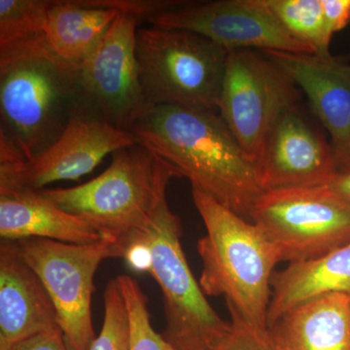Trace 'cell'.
<instances>
[{
	"instance_id": "cell-2",
	"label": "cell",
	"mask_w": 350,
	"mask_h": 350,
	"mask_svg": "<svg viewBox=\"0 0 350 350\" xmlns=\"http://www.w3.org/2000/svg\"><path fill=\"white\" fill-rule=\"evenodd\" d=\"M83 107L78 66L57 56L46 36L0 49V131L27 160L55 144Z\"/></svg>"
},
{
	"instance_id": "cell-18",
	"label": "cell",
	"mask_w": 350,
	"mask_h": 350,
	"mask_svg": "<svg viewBox=\"0 0 350 350\" xmlns=\"http://www.w3.org/2000/svg\"><path fill=\"white\" fill-rule=\"evenodd\" d=\"M328 293L350 297V243L308 261L289 262L273 273L268 327L304 301Z\"/></svg>"
},
{
	"instance_id": "cell-15",
	"label": "cell",
	"mask_w": 350,
	"mask_h": 350,
	"mask_svg": "<svg viewBox=\"0 0 350 350\" xmlns=\"http://www.w3.org/2000/svg\"><path fill=\"white\" fill-rule=\"evenodd\" d=\"M61 329L49 293L18 253L15 243L0 246V350L38 334Z\"/></svg>"
},
{
	"instance_id": "cell-13",
	"label": "cell",
	"mask_w": 350,
	"mask_h": 350,
	"mask_svg": "<svg viewBox=\"0 0 350 350\" xmlns=\"http://www.w3.org/2000/svg\"><path fill=\"white\" fill-rule=\"evenodd\" d=\"M257 170L264 192L325 187L340 175L330 142L301 101L288 108L273 126Z\"/></svg>"
},
{
	"instance_id": "cell-11",
	"label": "cell",
	"mask_w": 350,
	"mask_h": 350,
	"mask_svg": "<svg viewBox=\"0 0 350 350\" xmlns=\"http://www.w3.org/2000/svg\"><path fill=\"white\" fill-rule=\"evenodd\" d=\"M139 23L135 16L119 12L96 50L78 66L85 105L128 133L153 108L138 73L135 38Z\"/></svg>"
},
{
	"instance_id": "cell-24",
	"label": "cell",
	"mask_w": 350,
	"mask_h": 350,
	"mask_svg": "<svg viewBox=\"0 0 350 350\" xmlns=\"http://www.w3.org/2000/svg\"><path fill=\"white\" fill-rule=\"evenodd\" d=\"M229 310L231 330L223 342L213 350H280L271 340L268 329L251 325Z\"/></svg>"
},
{
	"instance_id": "cell-16",
	"label": "cell",
	"mask_w": 350,
	"mask_h": 350,
	"mask_svg": "<svg viewBox=\"0 0 350 350\" xmlns=\"http://www.w3.org/2000/svg\"><path fill=\"white\" fill-rule=\"evenodd\" d=\"M268 332L280 350H350V297H314L288 310Z\"/></svg>"
},
{
	"instance_id": "cell-19",
	"label": "cell",
	"mask_w": 350,
	"mask_h": 350,
	"mask_svg": "<svg viewBox=\"0 0 350 350\" xmlns=\"http://www.w3.org/2000/svg\"><path fill=\"white\" fill-rule=\"evenodd\" d=\"M118 15L115 9L88 6L83 0L53 1L46 40L57 56L80 66L96 50Z\"/></svg>"
},
{
	"instance_id": "cell-27",
	"label": "cell",
	"mask_w": 350,
	"mask_h": 350,
	"mask_svg": "<svg viewBox=\"0 0 350 350\" xmlns=\"http://www.w3.org/2000/svg\"><path fill=\"white\" fill-rule=\"evenodd\" d=\"M8 350H70L61 329L38 334L14 345Z\"/></svg>"
},
{
	"instance_id": "cell-22",
	"label": "cell",
	"mask_w": 350,
	"mask_h": 350,
	"mask_svg": "<svg viewBox=\"0 0 350 350\" xmlns=\"http://www.w3.org/2000/svg\"><path fill=\"white\" fill-rule=\"evenodd\" d=\"M125 300L130 323L131 350H176L154 330L148 310V299L139 283L130 275L117 276Z\"/></svg>"
},
{
	"instance_id": "cell-28",
	"label": "cell",
	"mask_w": 350,
	"mask_h": 350,
	"mask_svg": "<svg viewBox=\"0 0 350 350\" xmlns=\"http://www.w3.org/2000/svg\"><path fill=\"white\" fill-rule=\"evenodd\" d=\"M328 187L350 202V174L338 175Z\"/></svg>"
},
{
	"instance_id": "cell-17",
	"label": "cell",
	"mask_w": 350,
	"mask_h": 350,
	"mask_svg": "<svg viewBox=\"0 0 350 350\" xmlns=\"http://www.w3.org/2000/svg\"><path fill=\"white\" fill-rule=\"evenodd\" d=\"M0 236L4 241L44 239L73 244L94 243L103 239L84 220L31 189L0 191Z\"/></svg>"
},
{
	"instance_id": "cell-3",
	"label": "cell",
	"mask_w": 350,
	"mask_h": 350,
	"mask_svg": "<svg viewBox=\"0 0 350 350\" xmlns=\"http://www.w3.org/2000/svg\"><path fill=\"white\" fill-rule=\"evenodd\" d=\"M165 189L148 223L116 244L118 258L150 273L163 297L162 336L176 350H213L227 337L231 322L207 301L182 248L180 218L172 213Z\"/></svg>"
},
{
	"instance_id": "cell-5",
	"label": "cell",
	"mask_w": 350,
	"mask_h": 350,
	"mask_svg": "<svg viewBox=\"0 0 350 350\" xmlns=\"http://www.w3.org/2000/svg\"><path fill=\"white\" fill-rule=\"evenodd\" d=\"M181 176L174 165L135 144L114 152L109 167L91 181L39 192L119 244L148 223L159 196Z\"/></svg>"
},
{
	"instance_id": "cell-4",
	"label": "cell",
	"mask_w": 350,
	"mask_h": 350,
	"mask_svg": "<svg viewBox=\"0 0 350 350\" xmlns=\"http://www.w3.org/2000/svg\"><path fill=\"white\" fill-rule=\"evenodd\" d=\"M192 196L206 229L198 241L200 288L206 296H224L228 308L244 321L268 329L271 278L282 262L280 250L252 221L193 186Z\"/></svg>"
},
{
	"instance_id": "cell-21",
	"label": "cell",
	"mask_w": 350,
	"mask_h": 350,
	"mask_svg": "<svg viewBox=\"0 0 350 350\" xmlns=\"http://www.w3.org/2000/svg\"><path fill=\"white\" fill-rule=\"evenodd\" d=\"M52 0H0V49L45 36Z\"/></svg>"
},
{
	"instance_id": "cell-9",
	"label": "cell",
	"mask_w": 350,
	"mask_h": 350,
	"mask_svg": "<svg viewBox=\"0 0 350 350\" xmlns=\"http://www.w3.org/2000/svg\"><path fill=\"white\" fill-rule=\"evenodd\" d=\"M14 243L47 289L69 349L89 350L96 338L92 319L94 275L103 260L117 258L116 243L107 239L89 244L44 239Z\"/></svg>"
},
{
	"instance_id": "cell-8",
	"label": "cell",
	"mask_w": 350,
	"mask_h": 350,
	"mask_svg": "<svg viewBox=\"0 0 350 350\" xmlns=\"http://www.w3.org/2000/svg\"><path fill=\"white\" fill-rule=\"evenodd\" d=\"M251 221L266 232L282 261H308L350 243V202L328 186L268 191Z\"/></svg>"
},
{
	"instance_id": "cell-14",
	"label": "cell",
	"mask_w": 350,
	"mask_h": 350,
	"mask_svg": "<svg viewBox=\"0 0 350 350\" xmlns=\"http://www.w3.org/2000/svg\"><path fill=\"white\" fill-rule=\"evenodd\" d=\"M291 76L328 133L338 174H350V64L340 57L265 51Z\"/></svg>"
},
{
	"instance_id": "cell-10",
	"label": "cell",
	"mask_w": 350,
	"mask_h": 350,
	"mask_svg": "<svg viewBox=\"0 0 350 350\" xmlns=\"http://www.w3.org/2000/svg\"><path fill=\"white\" fill-rule=\"evenodd\" d=\"M0 139V191H39L54 182L78 180L108 154L135 144L130 133L109 125L87 107L76 110L57 142L31 160L8 137Z\"/></svg>"
},
{
	"instance_id": "cell-6",
	"label": "cell",
	"mask_w": 350,
	"mask_h": 350,
	"mask_svg": "<svg viewBox=\"0 0 350 350\" xmlns=\"http://www.w3.org/2000/svg\"><path fill=\"white\" fill-rule=\"evenodd\" d=\"M229 51L195 32L150 25L135 38L139 81L152 107L217 111Z\"/></svg>"
},
{
	"instance_id": "cell-25",
	"label": "cell",
	"mask_w": 350,
	"mask_h": 350,
	"mask_svg": "<svg viewBox=\"0 0 350 350\" xmlns=\"http://www.w3.org/2000/svg\"><path fill=\"white\" fill-rule=\"evenodd\" d=\"M88 6L115 9L121 13L135 16L140 22H148L160 14L183 5L186 1L177 0H83Z\"/></svg>"
},
{
	"instance_id": "cell-20",
	"label": "cell",
	"mask_w": 350,
	"mask_h": 350,
	"mask_svg": "<svg viewBox=\"0 0 350 350\" xmlns=\"http://www.w3.org/2000/svg\"><path fill=\"white\" fill-rule=\"evenodd\" d=\"M275 19L299 42L320 57L331 56L321 0H264Z\"/></svg>"
},
{
	"instance_id": "cell-7",
	"label": "cell",
	"mask_w": 350,
	"mask_h": 350,
	"mask_svg": "<svg viewBox=\"0 0 350 350\" xmlns=\"http://www.w3.org/2000/svg\"><path fill=\"white\" fill-rule=\"evenodd\" d=\"M301 94L291 76L265 53L231 51L217 111L257 167L273 126L300 103Z\"/></svg>"
},
{
	"instance_id": "cell-23",
	"label": "cell",
	"mask_w": 350,
	"mask_h": 350,
	"mask_svg": "<svg viewBox=\"0 0 350 350\" xmlns=\"http://www.w3.org/2000/svg\"><path fill=\"white\" fill-rule=\"evenodd\" d=\"M103 301V327L89 350H131L128 312L117 278L107 283Z\"/></svg>"
},
{
	"instance_id": "cell-1",
	"label": "cell",
	"mask_w": 350,
	"mask_h": 350,
	"mask_svg": "<svg viewBox=\"0 0 350 350\" xmlns=\"http://www.w3.org/2000/svg\"><path fill=\"white\" fill-rule=\"evenodd\" d=\"M146 147L187 177L193 187L251 221L264 194L256 165L244 154L218 111L158 105L130 131Z\"/></svg>"
},
{
	"instance_id": "cell-12",
	"label": "cell",
	"mask_w": 350,
	"mask_h": 350,
	"mask_svg": "<svg viewBox=\"0 0 350 350\" xmlns=\"http://www.w3.org/2000/svg\"><path fill=\"white\" fill-rule=\"evenodd\" d=\"M147 23L195 32L229 52L247 49L314 55L283 29L264 0L186 2Z\"/></svg>"
},
{
	"instance_id": "cell-26",
	"label": "cell",
	"mask_w": 350,
	"mask_h": 350,
	"mask_svg": "<svg viewBox=\"0 0 350 350\" xmlns=\"http://www.w3.org/2000/svg\"><path fill=\"white\" fill-rule=\"evenodd\" d=\"M321 6L326 31L332 38L350 23V0H321Z\"/></svg>"
}]
</instances>
